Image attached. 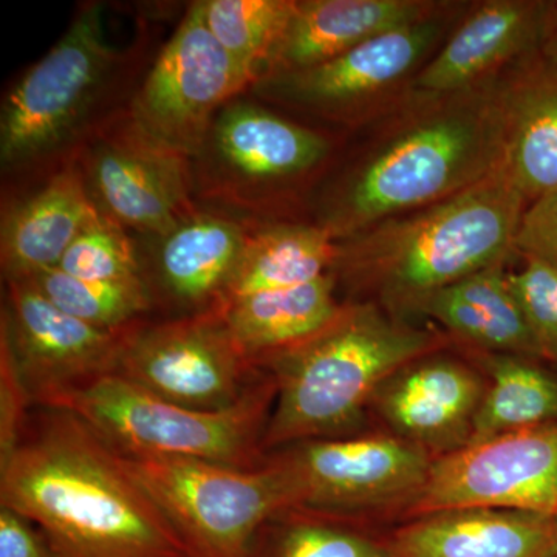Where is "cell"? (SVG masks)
Wrapping results in <instances>:
<instances>
[{
  "label": "cell",
  "instance_id": "5",
  "mask_svg": "<svg viewBox=\"0 0 557 557\" xmlns=\"http://www.w3.org/2000/svg\"><path fill=\"white\" fill-rule=\"evenodd\" d=\"M277 395L269 369L244 401L226 410H196L164 401L119 373L101 376L62 399L116 453L129 457H177L236 469L265 461L263 435Z\"/></svg>",
  "mask_w": 557,
  "mask_h": 557
},
{
  "label": "cell",
  "instance_id": "1",
  "mask_svg": "<svg viewBox=\"0 0 557 557\" xmlns=\"http://www.w3.org/2000/svg\"><path fill=\"white\" fill-rule=\"evenodd\" d=\"M0 507L54 557H194L120 454L76 413L33 406L0 463Z\"/></svg>",
  "mask_w": 557,
  "mask_h": 557
},
{
  "label": "cell",
  "instance_id": "14",
  "mask_svg": "<svg viewBox=\"0 0 557 557\" xmlns=\"http://www.w3.org/2000/svg\"><path fill=\"white\" fill-rule=\"evenodd\" d=\"M454 508L557 516V423L508 432L435 458L408 519Z\"/></svg>",
  "mask_w": 557,
  "mask_h": 557
},
{
  "label": "cell",
  "instance_id": "3",
  "mask_svg": "<svg viewBox=\"0 0 557 557\" xmlns=\"http://www.w3.org/2000/svg\"><path fill=\"white\" fill-rule=\"evenodd\" d=\"M527 207L502 161L448 199L336 242L332 274L347 302L375 304L406 319L432 293L515 258Z\"/></svg>",
  "mask_w": 557,
  "mask_h": 557
},
{
  "label": "cell",
  "instance_id": "21",
  "mask_svg": "<svg viewBox=\"0 0 557 557\" xmlns=\"http://www.w3.org/2000/svg\"><path fill=\"white\" fill-rule=\"evenodd\" d=\"M504 166L527 203L557 189V62L533 53L497 76Z\"/></svg>",
  "mask_w": 557,
  "mask_h": 557
},
{
  "label": "cell",
  "instance_id": "22",
  "mask_svg": "<svg viewBox=\"0 0 557 557\" xmlns=\"http://www.w3.org/2000/svg\"><path fill=\"white\" fill-rule=\"evenodd\" d=\"M508 260L432 293L413 314L426 317L465 350L541 359L536 336L509 282Z\"/></svg>",
  "mask_w": 557,
  "mask_h": 557
},
{
  "label": "cell",
  "instance_id": "34",
  "mask_svg": "<svg viewBox=\"0 0 557 557\" xmlns=\"http://www.w3.org/2000/svg\"><path fill=\"white\" fill-rule=\"evenodd\" d=\"M0 557H54L42 533L13 509L0 507Z\"/></svg>",
  "mask_w": 557,
  "mask_h": 557
},
{
  "label": "cell",
  "instance_id": "30",
  "mask_svg": "<svg viewBox=\"0 0 557 557\" xmlns=\"http://www.w3.org/2000/svg\"><path fill=\"white\" fill-rule=\"evenodd\" d=\"M58 269L86 281L108 284L145 282L137 249L126 230L98 209L62 256Z\"/></svg>",
  "mask_w": 557,
  "mask_h": 557
},
{
  "label": "cell",
  "instance_id": "18",
  "mask_svg": "<svg viewBox=\"0 0 557 557\" xmlns=\"http://www.w3.org/2000/svg\"><path fill=\"white\" fill-rule=\"evenodd\" d=\"M391 557H557V516L454 508L383 530Z\"/></svg>",
  "mask_w": 557,
  "mask_h": 557
},
{
  "label": "cell",
  "instance_id": "33",
  "mask_svg": "<svg viewBox=\"0 0 557 557\" xmlns=\"http://www.w3.org/2000/svg\"><path fill=\"white\" fill-rule=\"evenodd\" d=\"M518 258L539 260L557 271V189L528 205L515 239Z\"/></svg>",
  "mask_w": 557,
  "mask_h": 557
},
{
  "label": "cell",
  "instance_id": "13",
  "mask_svg": "<svg viewBox=\"0 0 557 557\" xmlns=\"http://www.w3.org/2000/svg\"><path fill=\"white\" fill-rule=\"evenodd\" d=\"M446 9L366 40L324 64L260 79L251 89L265 100L325 120L354 121L406 84L410 87L448 27Z\"/></svg>",
  "mask_w": 557,
  "mask_h": 557
},
{
  "label": "cell",
  "instance_id": "19",
  "mask_svg": "<svg viewBox=\"0 0 557 557\" xmlns=\"http://www.w3.org/2000/svg\"><path fill=\"white\" fill-rule=\"evenodd\" d=\"M443 9L446 3L428 0H295L260 79L324 64L366 40Z\"/></svg>",
  "mask_w": 557,
  "mask_h": 557
},
{
  "label": "cell",
  "instance_id": "24",
  "mask_svg": "<svg viewBox=\"0 0 557 557\" xmlns=\"http://www.w3.org/2000/svg\"><path fill=\"white\" fill-rule=\"evenodd\" d=\"M343 306L336 278L329 273L295 287L263 289L226 300L219 310L242 354L263 368L327 327Z\"/></svg>",
  "mask_w": 557,
  "mask_h": 557
},
{
  "label": "cell",
  "instance_id": "23",
  "mask_svg": "<svg viewBox=\"0 0 557 557\" xmlns=\"http://www.w3.org/2000/svg\"><path fill=\"white\" fill-rule=\"evenodd\" d=\"M97 208L75 160L9 209L0 230L3 281L30 277L61 262Z\"/></svg>",
  "mask_w": 557,
  "mask_h": 557
},
{
  "label": "cell",
  "instance_id": "7",
  "mask_svg": "<svg viewBox=\"0 0 557 557\" xmlns=\"http://www.w3.org/2000/svg\"><path fill=\"white\" fill-rule=\"evenodd\" d=\"M115 62L104 7L84 5L5 95L0 110L3 171L44 160L76 137L104 94Z\"/></svg>",
  "mask_w": 557,
  "mask_h": 557
},
{
  "label": "cell",
  "instance_id": "8",
  "mask_svg": "<svg viewBox=\"0 0 557 557\" xmlns=\"http://www.w3.org/2000/svg\"><path fill=\"white\" fill-rule=\"evenodd\" d=\"M120 457L194 557L247 556L259 528L289 508L287 486L267 460L236 469L193 458Z\"/></svg>",
  "mask_w": 557,
  "mask_h": 557
},
{
  "label": "cell",
  "instance_id": "17",
  "mask_svg": "<svg viewBox=\"0 0 557 557\" xmlns=\"http://www.w3.org/2000/svg\"><path fill=\"white\" fill-rule=\"evenodd\" d=\"M547 0H486L474 7L409 90L443 95L471 89L537 53Z\"/></svg>",
  "mask_w": 557,
  "mask_h": 557
},
{
  "label": "cell",
  "instance_id": "29",
  "mask_svg": "<svg viewBox=\"0 0 557 557\" xmlns=\"http://www.w3.org/2000/svg\"><path fill=\"white\" fill-rule=\"evenodd\" d=\"M54 307L86 324L121 330L139 321L153 306L148 285L86 281L58 267L25 277Z\"/></svg>",
  "mask_w": 557,
  "mask_h": 557
},
{
  "label": "cell",
  "instance_id": "12",
  "mask_svg": "<svg viewBox=\"0 0 557 557\" xmlns=\"http://www.w3.org/2000/svg\"><path fill=\"white\" fill-rule=\"evenodd\" d=\"M75 161L91 203L124 230L157 239L197 211L190 160L149 137L127 112L90 134Z\"/></svg>",
  "mask_w": 557,
  "mask_h": 557
},
{
  "label": "cell",
  "instance_id": "20",
  "mask_svg": "<svg viewBox=\"0 0 557 557\" xmlns=\"http://www.w3.org/2000/svg\"><path fill=\"white\" fill-rule=\"evenodd\" d=\"M248 230L237 220L196 211L166 236L157 237L152 278L146 282L150 298L157 289L180 317L219 309Z\"/></svg>",
  "mask_w": 557,
  "mask_h": 557
},
{
  "label": "cell",
  "instance_id": "28",
  "mask_svg": "<svg viewBox=\"0 0 557 557\" xmlns=\"http://www.w3.org/2000/svg\"><path fill=\"white\" fill-rule=\"evenodd\" d=\"M295 9V0H201L205 22L251 87Z\"/></svg>",
  "mask_w": 557,
  "mask_h": 557
},
{
  "label": "cell",
  "instance_id": "16",
  "mask_svg": "<svg viewBox=\"0 0 557 557\" xmlns=\"http://www.w3.org/2000/svg\"><path fill=\"white\" fill-rule=\"evenodd\" d=\"M450 348L399 369L379 388L369 410L381 431L426 450L434 460L471 442L487 386L472 358Z\"/></svg>",
  "mask_w": 557,
  "mask_h": 557
},
{
  "label": "cell",
  "instance_id": "31",
  "mask_svg": "<svg viewBox=\"0 0 557 557\" xmlns=\"http://www.w3.org/2000/svg\"><path fill=\"white\" fill-rule=\"evenodd\" d=\"M509 282L536 336L542 361L557 370V271L522 258L518 270H509Z\"/></svg>",
  "mask_w": 557,
  "mask_h": 557
},
{
  "label": "cell",
  "instance_id": "4",
  "mask_svg": "<svg viewBox=\"0 0 557 557\" xmlns=\"http://www.w3.org/2000/svg\"><path fill=\"white\" fill-rule=\"evenodd\" d=\"M453 346L446 333L417 327L375 304L344 302L327 327L263 366L277 380L263 454L362 432L373 397L394 373Z\"/></svg>",
  "mask_w": 557,
  "mask_h": 557
},
{
  "label": "cell",
  "instance_id": "6",
  "mask_svg": "<svg viewBox=\"0 0 557 557\" xmlns=\"http://www.w3.org/2000/svg\"><path fill=\"white\" fill-rule=\"evenodd\" d=\"M265 460L284 480L289 508L386 530L408 519L434 458L380 429L295 443Z\"/></svg>",
  "mask_w": 557,
  "mask_h": 557
},
{
  "label": "cell",
  "instance_id": "15",
  "mask_svg": "<svg viewBox=\"0 0 557 557\" xmlns=\"http://www.w3.org/2000/svg\"><path fill=\"white\" fill-rule=\"evenodd\" d=\"M5 284L0 332L9 338L33 406L54 408L79 388L116 373L135 322L121 330L94 327L54 307L27 278Z\"/></svg>",
  "mask_w": 557,
  "mask_h": 557
},
{
  "label": "cell",
  "instance_id": "2",
  "mask_svg": "<svg viewBox=\"0 0 557 557\" xmlns=\"http://www.w3.org/2000/svg\"><path fill=\"white\" fill-rule=\"evenodd\" d=\"M397 115L329 189L318 225L336 242L482 182L504 161L497 78L454 91H406Z\"/></svg>",
  "mask_w": 557,
  "mask_h": 557
},
{
  "label": "cell",
  "instance_id": "10",
  "mask_svg": "<svg viewBox=\"0 0 557 557\" xmlns=\"http://www.w3.org/2000/svg\"><path fill=\"white\" fill-rule=\"evenodd\" d=\"M330 150L324 135L236 98L220 110L190 161L194 190L228 207L255 209L313 174Z\"/></svg>",
  "mask_w": 557,
  "mask_h": 557
},
{
  "label": "cell",
  "instance_id": "35",
  "mask_svg": "<svg viewBox=\"0 0 557 557\" xmlns=\"http://www.w3.org/2000/svg\"><path fill=\"white\" fill-rule=\"evenodd\" d=\"M539 53L545 60L557 62V0H547Z\"/></svg>",
  "mask_w": 557,
  "mask_h": 557
},
{
  "label": "cell",
  "instance_id": "27",
  "mask_svg": "<svg viewBox=\"0 0 557 557\" xmlns=\"http://www.w3.org/2000/svg\"><path fill=\"white\" fill-rule=\"evenodd\" d=\"M245 557H391L383 530L287 508L271 516Z\"/></svg>",
  "mask_w": 557,
  "mask_h": 557
},
{
  "label": "cell",
  "instance_id": "25",
  "mask_svg": "<svg viewBox=\"0 0 557 557\" xmlns=\"http://www.w3.org/2000/svg\"><path fill=\"white\" fill-rule=\"evenodd\" d=\"M335 258L336 240L318 223L251 226L223 304L263 289L317 281L332 273Z\"/></svg>",
  "mask_w": 557,
  "mask_h": 557
},
{
  "label": "cell",
  "instance_id": "26",
  "mask_svg": "<svg viewBox=\"0 0 557 557\" xmlns=\"http://www.w3.org/2000/svg\"><path fill=\"white\" fill-rule=\"evenodd\" d=\"M485 373L487 386L471 443L557 423V370L541 359L460 348Z\"/></svg>",
  "mask_w": 557,
  "mask_h": 557
},
{
  "label": "cell",
  "instance_id": "11",
  "mask_svg": "<svg viewBox=\"0 0 557 557\" xmlns=\"http://www.w3.org/2000/svg\"><path fill=\"white\" fill-rule=\"evenodd\" d=\"M248 87L247 76L209 32L200 0L160 51L127 113L149 137L193 161L220 110Z\"/></svg>",
  "mask_w": 557,
  "mask_h": 557
},
{
  "label": "cell",
  "instance_id": "9",
  "mask_svg": "<svg viewBox=\"0 0 557 557\" xmlns=\"http://www.w3.org/2000/svg\"><path fill=\"white\" fill-rule=\"evenodd\" d=\"M119 375L172 405L226 410L269 375L234 343L219 309L166 321L135 322Z\"/></svg>",
  "mask_w": 557,
  "mask_h": 557
},
{
  "label": "cell",
  "instance_id": "32",
  "mask_svg": "<svg viewBox=\"0 0 557 557\" xmlns=\"http://www.w3.org/2000/svg\"><path fill=\"white\" fill-rule=\"evenodd\" d=\"M32 408L9 338L0 332V463L16 448Z\"/></svg>",
  "mask_w": 557,
  "mask_h": 557
}]
</instances>
